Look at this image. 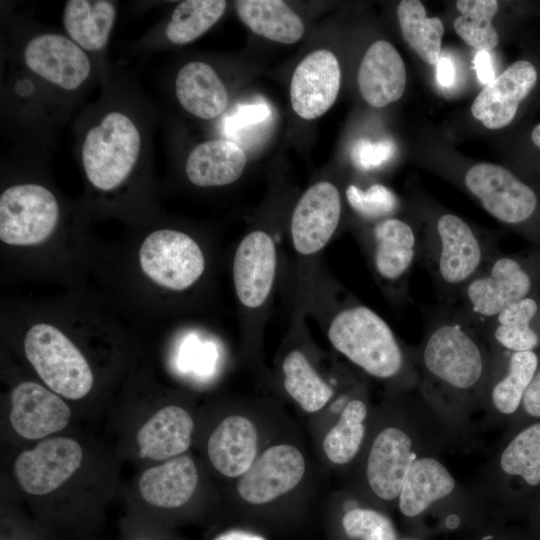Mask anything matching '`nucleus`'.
<instances>
[{
  "mask_svg": "<svg viewBox=\"0 0 540 540\" xmlns=\"http://www.w3.org/2000/svg\"><path fill=\"white\" fill-rule=\"evenodd\" d=\"M272 119V109L265 101L239 104L226 116L223 124L224 134L234 143L245 144L259 135Z\"/></svg>",
  "mask_w": 540,
  "mask_h": 540,
  "instance_id": "4c0bfd02",
  "label": "nucleus"
},
{
  "mask_svg": "<svg viewBox=\"0 0 540 540\" xmlns=\"http://www.w3.org/2000/svg\"><path fill=\"white\" fill-rule=\"evenodd\" d=\"M198 483L193 460L179 455L147 469L139 480L142 498L160 509H176L192 497Z\"/></svg>",
  "mask_w": 540,
  "mask_h": 540,
  "instance_id": "393cba45",
  "label": "nucleus"
},
{
  "mask_svg": "<svg viewBox=\"0 0 540 540\" xmlns=\"http://www.w3.org/2000/svg\"><path fill=\"white\" fill-rule=\"evenodd\" d=\"M59 218L55 196L38 184H19L0 196V239L10 245H34L47 239Z\"/></svg>",
  "mask_w": 540,
  "mask_h": 540,
  "instance_id": "9d476101",
  "label": "nucleus"
},
{
  "mask_svg": "<svg viewBox=\"0 0 540 540\" xmlns=\"http://www.w3.org/2000/svg\"><path fill=\"white\" fill-rule=\"evenodd\" d=\"M469 488L486 505L529 516L540 496V421L504 434Z\"/></svg>",
  "mask_w": 540,
  "mask_h": 540,
  "instance_id": "20e7f679",
  "label": "nucleus"
},
{
  "mask_svg": "<svg viewBox=\"0 0 540 540\" xmlns=\"http://www.w3.org/2000/svg\"><path fill=\"white\" fill-rule=\"evenodd\" d=\"M529 517L534 521L540 530V496L538 497Z\"/></svg>",
  "mask_w": 540,
  "mask_h": 540,
  "instance_id": "a18cd8bd",
  "label": "nucleus"
},
{
  "mask_svg": "<svg viewBox=\"0 0 540 540\" xmlns=\"http://www.w3.org/2000/svg\"><path fill=\"white\" fill-rule=\"evenodd\" d=\"M240 20L254 33L282 44H293L304 34L301 18L280 0H239Z\"/></svg>",
  "mask_w": 540,
  "mask_h": 540,
  "instance_id": "c756f323",
  "label": "nucleus"
},
{
  "mask_svg": "<svg viewBox=\"0 0 540 540\" xmlns=\"http://www.w3.org/2000/svg\"><path fill=\"white\" fill-rule=\"evenodd\" d=\"M246 162L245 152L233 141L208 140L191 150L185 171L189 181L196 186H224L240 178Z\"/></svg>",
  "mask_w": 540,
  "mask_h": 540,
  "instance_id": "cd10ccee",
  "label": "nucleus"
},
{
  "mask_svg": "<svg viewBox=\"0 0 540 540\" xmlns=\"http://www.w3.org/2000/svg\"><path fill=\"white\" fill-rule=\"evenodd\" d=\"M465 188L495 219L517 226L529 221L538 208L535 191L511 171L492 163H479L467 170Z\"/></svg>",
  "mask_w": 540,
  "mask_h": 540,
  "instance_id": "f8f14e48",
  "label": "nucleus"
},
{
  "mask_svg": "<svg viewBox=\"0 0 540 540\" xmlns=\"http://www.w3.org/2000/svg\"><path fill=\"white\" fill-rule=\"evenodd\" d=\"M282 370L287 393L304 411L317 412L331 399L332 388L317 374L302 352L291 351L283 361Z\"/></svg>",
  "mask_w": 540,
  "mask_h": 540,
  "instance_id": "72a5a7b5",
  "label": "nucleus"
},
{
  "mask_svg": "<svg viewBox=\"0 0 540 540\" xmlns=\"http://www.w3.org/2000/svg\"><path fill=\"white\" fill-rule=\"evenodd\" d=\"M273 239L256 230L240 242L233 261V280L240 302L248 308L260 307L268 298L276 273Z\"/></svg>",
  "mask_w": 540,
  "mask_h": 540,
  "instance_id": "6ab92c4d",
  "label": "nucleus"
},
{
  "mask_svg": "<svg viewBox=\"0 0 540 540\" xmlns=\"http://www.w3.org/2000/svg\"><path fill=\"white\" fill-rule=\"evenodd\" d=\"M368 416L369 408L362 398H352L344 405L339 420L323 440L329 461L345 465L357 457L366 438Z\"/></svg>",
  "mask_w": 540,
  "mask_h": 540,
  "instance_id": "2f4dec72",
  "label": "nucleus"
},
{
  "mask_svg": "<svg viewBox=\"0 0 540 540\" xmlns=\"http://www.w3.org/2000/svg\"><path fill=\"white\" fill-rule=\"evenodd\" d=\"M402 540H419V539L406 538V539H402Z\"/></svg>",
  "mask_w": 540,
  "mask_h": 540,
  "instance_id": "09e8293b",
  "label": "nucleus"
},
{
  "mask_svg": "<svg viewBox=\"0 0 540 540\" xmlns=\"http://www.w3.org/2000/svg\"><path fill=\"white\" fill-rule=\"evenodd\" d=\"M341 526L352 540H398L392 520L370 507L352 506L342 516Z\"/></svg>",
  "mask_w": 540,
  "mask_h": 540,
  "instance_id": "e433bc0d",
  "label": "nucleus"
},
{
  "mask_svg": "<svg viewBox=\"0 0 540 540\" xmlns=\"http://www.w3.org/2000/svg\"><path fill=\"white\" fill-rule=\"evenodd\" d=\"M68 405L35 382H22L11 392L10 422L23 438L41 439L64 429L70 420Z\"/></svg>",
  "mask_w": 540,
  "mask_h": 540,
  "instance_id": "412c9836",
  "label": "nucleus"
},
{
  "mask_svg": "<svg viewBox=\"0 0 540 540\" xmlns=\"http://www.w3.org/2000/svg\"><path fill=\"white\" fill-rule=\"evenodd\" d=\"M193 429V419L185 409L166 406L139 429V455L157 461L179 456L189 448Z\"/></svg>",
  "mask_w": 540,
  "mask_h": 540,
  "instance_id": "bb28decb",
  "label": "nucleus"
},
{
  "mask_svg": "<svg viewBox=\"0 0 540 540\" xmlns=\"http://www.w3.org/2000/svg\"><path fill=\"white\" fill-rule=\"evenodd\" d=\"M495 253L492 244L485 243L467 222L452 213L439 215L420 240L419 257L449 300L459 299L466 284Z\"/></svg>",
  "mask_w": 540,
  "mask_h": 540,
  "instance_id": "39448f33",
  "label": "nucleus"
},
{
  "mask_svg": "<svg viewBox=\"0 0 540 540\" xmlns=\"http://www.w3.org/2000/svg\"><path fill=\"white\" fill-rule=\"evenodd\" d=\"M258 433L254 423L240 415L223 419L211 433L207 451L217 471L227 477L242 476L257 458Z\"/></svg>",
  "mask_w": 540,
  "mask_h": 540,
  "instance_id": "b1692460",
  "label": "nucleus"
},
{
  "mask_svg": "<svg viewBox=\"0 0 540 540\" xmlns=\"http://www.w3.org/2000/svg\"><path fill=\"white\" fill-rule=\"evenodd\" d=\"M414 358L421 395L463 437L483 410L493 365L483 329L459 309H444L430 319Z\"/></svg>",
  "mask_w": 540,
  "mask_h": 540,
  "instance_id": "f257e3e1",
  "label": "nucleus"
},
{
  "mask_svg": "<svg viewBox=\"0 0 540 540\" xmlns=\"http://www.w3.org/2000/svg\"><path fill=\"white\" fill-rule=\"evenodd\" d=\"M456 71L453 62L447 57H440L437 62V80L445 88L455 82Z\"/></svg>",
  "mask_w": 540,
  "mask_h": 540,
  "instance_id": "37998d69",
  "label": "nucleus"
},
{
  "mask_svg": "<svg viewBox=\"0 0 540 540\" xmlns=\"http://www.w3.org/2000/svg\"><path fill=\"white\" fill-rule=\"evenodd\" d=\"M341 217V198L335 185L320 181L299 199L291 219L294 248L302 255L319 252L335 233Z\"/></svg>",
  "mask_w": 540,
  "mask_h": 540,
  "instance_id": "dca6fc26",
  "label": "nucleus"
},
{
  "mask_svg": "<svg viewBox=\"0 0 540 540\" xmlns=\"http://www.w3.org/2000/svg\"><path fill=\"white\" fill-rule=\"evenodd\" d=\"M395 152L393 141L385 139L372 142L360 139L353 145L350 155L353 164L361 170H371L389 161Z\"/></svg>",
  "mask_w": 540,
  "mask_h": 540,
  "instance_id": "ea45409f",
  "label": "nucleus"
},
{
  "mask_svg": "<svg viewBox=\"0 0 540 540\" xmlns=\"http://www.w3.org/2000/svg\"><path fill=\"white\" fill-rule=\"evenodd\" d=\"M357 82L363 99L382 108L401 98L406 87V69L395 47L384 40L371 44L359 66Z\"/></svg>",
  "mask_w": 540,
  "mask_h": 540,
  "instance_id": "5701e85b",
  "label": "nucleus"
},
{
  "mask_svg": "<svg viewBox=\"0 0 540 540\" xmlns=\"http://www.w3.org/2000/svg\"><path fill=\"white\" fill-rule=\"evenodd\" d=\"M338 59L329 50L311 52L295 68L290 85V100L295 113L312 120L327 112L340 89Z\"/></svg>",
  "mask_w": 540,
  "mask_h": 540,
  "instance_id": "f3484780",
  "label": "nucleus"
},
{
  "mask_svg": "<svg viewBox=\"0 0 540 540\" xmlns=\"http://www.w3.org/2000/svg\"><path fill=\"white\" fill-rule=\"evenodd\" d=\"M474 67L481 83L487 85L495 79L492 60L487 51H478L476 53Z\"/></svg>",
  "mask_w": 540,
  "mask_h": 540,
  "instance_id": "79ce46f5",
  "label": "nucleus"
},
{
  "mask_svg": "<svg viewBox=\"0 0 540 540\" xmlns=\"http://www.w3.org/2000/svg\"><path fill=\"white\" fill-rule=\"evenodd\" d=\"M539 362L540 354L537 352L494 349L483 407L484 425H509L520 409Z\"/></svg>",
  "mask_w": 540,
  "mask_h": 540,
  "instance_id": "ddd939ff",
  "label": "nucleus"
},
{
  "mask_svg": "<svg viewBox=\"0 0 540 540\" xmlns=\"http://www.w3.org/2000/svg\"><path fill=\"white\" fill-rule=\"evenodd\" d=\"M175 92L182 107L201 119H213L228 106L226 87L215 70L203 61H190L179 70Z\"/></svg>",
  "mask_w": 540,
  "mask_h": 540,
  "instance_id": "c85d7f7f",
  "label": "nucleus"
},
{
  "mask_svg": "<svg viewBox=\"0 0 540 540\" xmlns=\"http://www.w3.org/2000/svg\"><path fill=\"white\" fill-rule=\"evenodd\" d=\"M139 259L143 272L152 281L176 291L194 284L205 268L203 253L196 241L172 229L149 234L140 247Z\"/></svg>",
  "mask_w": 540,
  "mask_h": 540,
  "instance_id": "9b49d317",
  "label": "nucleus"
},
{
  "mask_svg": "<svg viewBox=\"0 0 540 540\" xmlns=\"http://www.w3.org/2000/svg\"><path fill=\"white\" fill-rule=\"evenodd\" d=\"M140 147L139 130L127 115L106 114L89 129L82 145V163L90 183L103 191L118 187L131 173Z\"/></svg>",
  "mask_w": 540,
  "mask_h": 540,
  "instance_id": "423d86ee",
  "label": "nucleus"
},
{
  "mask_svg": "<svg viewBox=\"0 0 540 540\" xmlns=\"http://www.w3.org/2000/svg\"><path fill=\"white\" fill-rule=\"evenodd\" d=\"M345 193L351 208L367 220L391 217L399 207L395 193L382 184H373L365 190L349 185Z\"/></svg>",
  "mask_w": 540,
  "mask_h": 540,
  "instance_id": "58836bf2",
  "label": "nucleus"
},
{
  "mask_svg": "<svg viewBox=\"0 0 540 540\" xmlns=\"http://www.w3.org/2000/svg\"><path fill=\"white\" fill-rule=\"evenodd\" d=\"M372 263L377 275L388 284L403 287L420 254L415 229L395 217L376 221L372 228Z\"/></svg>",
  "mask_w": 540,
  "mask_h": 540,
  "instance_id": "4be33fe9",
  "label": "nucleus"
},
{
  "mask_svg": "<svg viewBox=\"0 0 540 540\" xmlns=\"http://www.w3.org/2000/svg\"><path fill=\"white\" fill-rule=\"evenodd\" d=\"M116 8L107 0H70L64 8L63 22L70 38L82 49H102L113 28Z\"/></svg>",
  "mask_w": 540,
  "mask_h": 540,
  "instance_id": "7c9ffc66",
  "label": "nucleus"
},
{
  "mask_svg": "<svg viewBox=\"0 0 540 540\" xmlns=\"http://www.w3.org/2000/svg\"><path fill=\"white\" fill-rule=\"evenodd\" d=\"M83 451L73 439L49 438L33 449L21 452L13 471L20 487L32 495L48 494L59 488L81 466Z\"/></svg>",
  "mask_w": 540,
  "mask_h": 540,
  "instance_id": "4468645a",
  "label": "nucleus"
},
{
  "mask_svg": "<svg viewBox=\"0 0 540 540\" xmlns=\"http://www.w3.org/2000/svg\"><path fill=\"white\" fill-rule=\"evenodd\" d=\"M24 59L32 72L64 90L80 87L91 71L84 50L72 39L59 34H42L30 39Z\"/></svg>",
  "mask_w": 540,
  "mask_h": 540,
  "instance_id": "a211bd4d",
  "label": "nucleus"
},
{
  "mask_svg": "<svg viewBox=\"0 0 540 540\" xmlns=\"http://www.w3.org/2000/svg\"><path fill=\"white\" fill-rule=\"evenodd\" d=\"M534 277L514 256L495 253L460 293L459 310L483 326L507 306L531 296Z\"/></svg>",
  "mask_w": 540,
  "mask_h": 540,
  "instance_id": "6e6552de",
  "label": "nucleus"
},
{
  "mask_svg": "<svg viewBox=\"0 0 540 540\" xmlns=\"http://www.w3.org/2000/svg\"><path fill=\"white\" fill-rule=\"evenodd\" d=\"M486 505L472 490L463 487L438 455L417 459L406 474L397 506L407 519L415 520L434 511H452Z\"/></svg>",
  "mask_w": 540,
  "mask_h": 540,
  "instance_id": "1a4fd4ad",
  "label": "nucleus"
},
{
  "mask_svg": "<svg viewBox=\"0 0 540 540\" xmlns=\"http://www.w3.org/2000/svg\"><path fill=\"white\" fill-rule=\"evenodd\" d=\"M130 540H157V539L146 536V535H139V536L131 538Z\"/></svg>",
  "mask_w": 540,
  "mask_h": 540,
  "instance_id": "de8ad7c7",
  "label": "nucleus"
},
{
  "mask_svg": "<svg viewBox=\"0 0 540 540\" xmlns=\"http://www.w3.org/2000/svg\"><path fill=\"white\" fill-rule=\"evenodd\" d=\"M397 17L404 40L429 65L437 64L444 33L438 17L428 18L418 0H402L397 6Z\"/></svg>",
  "mask_w": 540,
  "mask_h": 540,
  "instance_id": "473e14b6",
  "label": "nucleus"
},
{
  "mask_svg": "<svg viewBox=\"0 0 540 540\" xmlns=\"http://www.w3.org/2000/svg\"><path fill=\"white\" fill-rule=\"evenodd\" d=\"M535 421H540V362L525 392L520 409L507 426L505 434Z\"/></svg>",
  "mask_w": 540,
  "mask_h": 540,
  "instance_id": "a19ab883",
  "label": "nucleus"
},
{
  "mask_svg": "<svg viewBox=\"0 0 540 540\" xmlns=\"http://www.w3.org/2000/svg\"><path fill=\"white\" fill-rule=\"evenodd\" d=\"M536 82L537 71L532 63L526 60L514 62L477 95L471 106L472 115L488 129L509 125L520 102Z\"/></svg>",
  "mask_w": 540,
  "mask_h": 540,
  "instance_id": "aec40b11",
  "label": "nucleus"
},
{
  "mask_svg": "<svg viewBox=\"0 0 540 540\" xmlns=\"http://www.w3.org/2000/svg\"><path fill=\"white\" fill-rule=\"evenodd\" d=\"M24 350L42 381L68 399L85 397L93 386L88 362L74 343L58 328L46 323L32 326Z\"/></svg>",
  "mask_w": 540,
  "mask_h": 540,
  "instance_id": "0eeeda50",
  "label": "nucleus"
},
{
  "mask_svg": "<svg viewBox=\"0 0 540 540\" xmlns=\"http://www.w3.org/2000/svg\"><path fill=\"white\" fill-rule=\"evenodd\" d=\"M539 313L540 303L531 295L507 306L481 328L494 349L540 354Z\"/></svg>",
  "mask_w": 540,
  "mask_h": 540,
  "instance_id": "a878e982",
  "label": "nucleus"
},
{
  "mask_svg": "<svg viewBox=\"0 0 540 540\" xmlns=\"http://www.w3.org/2000/svg\"><path fill=\"white\" fill-rule=\"evenodd\" d=\"M226 1L186 0L174 9L166 26L167 39L176 45L190 43L209 30L223 15Z\"/></svg>",
  "mask_w": 540,
  "mask_h": 540,
  "instance_id": "f704fd0d",
  "label": "nucleus"
},
{
  "mask_svg": "<svg viewBox=\"0 0 540 540\" xmlns=\"http://www.w3.org/2000/svg\"><path fill=\"white\" fill-rule=\"evenodd\" d=\"M456 8L460 16L454 20V29L466 44L487 52L497 46L499 37L492 19L498 11V1L458 0Z\"/></svg>",
  "mask_w": 540,
  "mask_h": 540,
  "instance_id": "c9c22d12",
  "label": "nucleus"
},
{
  "mask_svg": "<svg viewBox=\"0 0 540 540\" xmlns=\"http://www.w3.org/2000/svg\"><path fill=\"white\" fill-rule=\"evenodd\" d=\"M306 469L302 453L289 444L267 448L239 477L237 492L246 502L261 505L294 489Z\"/></svg>",
  "mask_w": 540,
  "mask_h": 540,
  "instance_id": "2eb2a0df",
  "label": "nucleus"
},
{
  "mask_svg": "<svg viewBox=\"0 0 540 540\" xmlns=\"http://www.w3.org/2000/svg\"><path fill=\"white\" fill-rule=\"evenodd\" d=\"M394 418L375 432L364 460V480L370 494L384 503H397L412 464L438 455L461 437L427 403L418 387L402 391Z\"/></svg>",
  "mask_w": 540,
  "mask_h": 540,
  "instance_id": "f03ea898",
  "label": "nucleus"
},
{
  "mask_svg": "<svg viewBox=\"0 0 540 540\" xmlns=\"http://www.w3.org/2000/svg\"><path fill=\"white\" fill-rule=\"evenodd\" d=\"M532 142L540 148V123L536 125L531 133Z\"/></svg>",
  "mask_w": 540,
  "mask_h": 540,
  "instance_id": "49530a36",
  "label": "nucleus"
},
{
  "mask_svg": "<svg viewBox=\"0 0 540 540\" xmlns=\"http://www.w3.org/2000/svg\"><path fill=\"white\" fill-rule=\"evenodd\" d=\"M212 540H266L263 536L241 529H230L216 535Z\"/></svg>",
  "mask_w": 540,
  "mask_h": 540,
  "instance_id": "c03bdc74",
  "label": "nucleus"
},
{
  "mask_svg": "<svg viewBox=\"0 0 540 540\" xmlns=\"http://www.w3.org/2000/svg\"><path fill=\"white\" fill-rule=\"evenodd\" d=\"M332 346L368 375L395 382L400 391L418 387L414 349H405L390 326L372 309H343L328 329Z\"/></svg>",
  "mask_w": 540,
  "mask_h": 540,
  "instance_id": "7ed1b4c3",
  "label": "nucleus"
}]
</instances>
